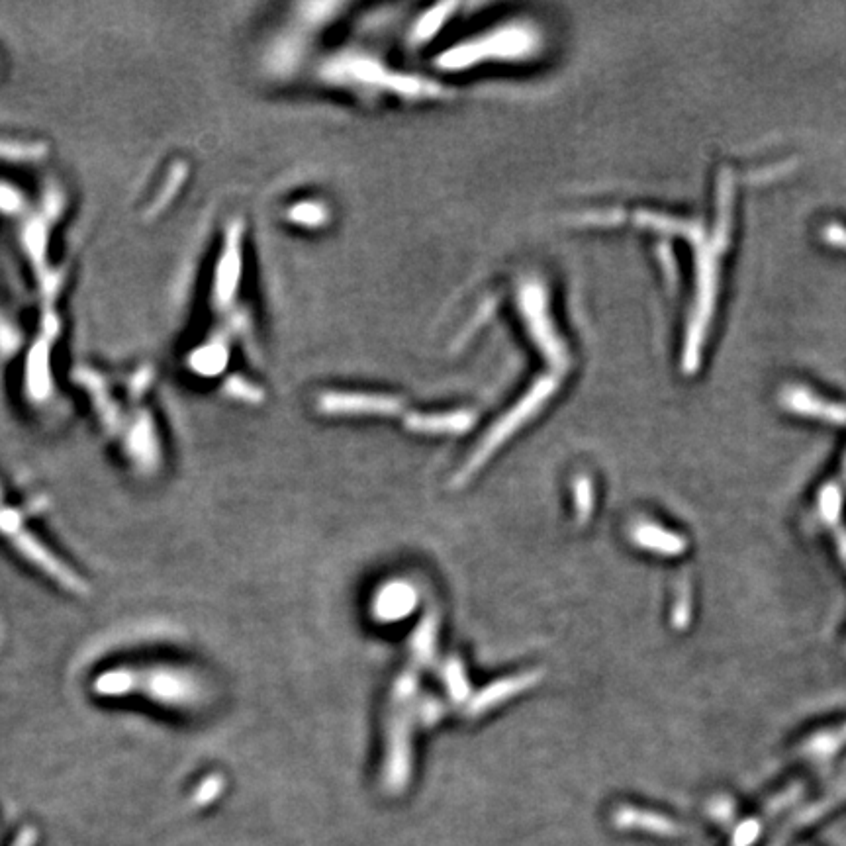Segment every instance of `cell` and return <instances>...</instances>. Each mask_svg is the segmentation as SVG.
Returning a JSON list of instances; mask_svg holds the SVG:
<instances>
[{
  "label": "cell",
  "instance_id": "obj_1",
  "mask_svg": "<svg viewBox=\"0 0 846 846\" xmlns=\"http://www.w3.org/2000/svg\"><path fill=\"white\" fill-rule=\"evenodd\" d=\"M557 390V380L555 378H543L539 380L517 404L516 408H512L500 422L496 423L488 435L484 437V441L478 445V449L470 455L469 461L465 463V467L457 472V476L453 478V486L461 488L469 482L470 478L486 465V461L494 455V451L508 441L510 435H514L517 429L531 420L541 406L555 394Z\"/></svg>",
  "mask_w": 846,
  "mask_h": 846
},
{
  "label": "cell",
  "instance_id": "obj_14",
  "mask_svg": "<svg viewBox=\"0 0 846 846\" xmlns=\"http://www.w3.org/2000/svg\"><path fill=\"white\" fill-rule=\"evenodd\" d=\"M819 508H821V517L827 523H835L837 517L841 514V506H843V494L839 490V486L835 484H827V488L821 492L819 496Z\"/></svg>",
  "mask_w": 846,
  "mask_h": 846
},
{
  "label": "cell",
  "instance_id": "obj_19",
  "mask_svg": "<svg viewBox=\"0 0 846 846\" xmlns=\"http://www.w3.org/2000/svg\"><path fill=\"white\" fill-rule=\"evenodd\" d=\"M36 843H38V831L34 827H24L12 846H36Z\"/></svg>",
  "mask_w": 846,
  "mask_h": 846
},
{
  "label": "cell",
  "instance_id": "obj_12",
  "mask_svg": "<svg viewBox=\"0 0 846 846\" xmlns=\"http://www.w3.org/2000/svg\"><path fill=\"white\" fill-rule=\"evenodd\" d=\"M572 500H574L576 521L580 525H584L594 512V484H592L590 476H586V474L574 476V480H572Z\"/></svg>",
  "mask_w": 846,
  "mask_h": 846
},
{
  "label": "cell",
  "instance_id": "obj_2",
  "mask_svg": "<svg viewBox=\"0 0 846 846\" xmlns=\"http://www.w3.org/2000/svg\"><path fill=\"white\" fill-rule=\"evenodd\" d=\"M410 707L392 705L386 729V756L382 782L386 792L400 794L412 776V741H410Z\"/></svg>",
  "mask_w": 846,
  "mask_h": 846
},
{
  "label": "cell",
  "instance_id": "obj_16",
  "mask_svg": "<svg viewBox=\"0 0 846 846\" xmlns=\"http://www.w3.org/2000/svg\"><path fill=\"white\" fill-rule=\"evenodd\" d=\"M414 715L423 727H433L445 715V705L435 698H423L422 702L414 705Z\"/></svg>",
  "mask_w": 846,
  "mask_h": 846
},
{
  "label": "cell",
  "instance_id": "obj_13",
  "mask_svg": "<svg viewBox=\"0 0 846 846\" xmlns=\"http://www.w3.org/2000/svg\"><path fill=\"white\" fill-rule=\"evenodd\" d=\"M416 694H418V674L414 670H404L392 686V694H390L392 705L412 707Z\"/></svg>",
  "mask_w": 846,
  "mask_h": 846
},
{
  "label": "cell",
  "instance_id": "obj_9",
  "mask_svg": "<svg viewBox=\"0 0 846 846\" xmlns=\"http://www.w3.org/2000/svg\"><path fill=\"white\" fill-rule=\"evenodd\" d=\"M437 631H439V619L433 611H429L410 639V653L416 664L427 666L435 658L437 649Z\"/></svg>",
  "mask_w": 846,
  "mask_h": 846
},
{
  "label": "cell",
  "instance_id": "obj_18",
  "mask_svg": "<svg viewBox=\"0 0 846 846\" xmlns=\"http://www.w3.org/2000/svg\"><path fill=\"white\" fill-rule=\"evenodd\" d=\"M845 741L846 727H843V729H839V731L825 733V735H821V737L813 739V741L807 745V752H811V754H833V752L837 751V749H839Z\"/></svg>",
  "mask_w": 846,
  "mask_h": 846
},
{
  "label": "cell",
  "instance_id": "obj_10",
  "mask_svg": "<svg viewBox=\"0 0 846 846\" xmlns=\"http://www.w3.org/2000/svg\"><path fill=\"white\" fill-rule=\"evenodd\" d=\"M615 823L619 827H625V829H643V831H653V833H660V835H672V833H676L674 829H678L676 823H672L670 819H666L662 815L633 809V807H621L615 813Z\"/></svg>",
  "mask_w": 846,
  "mask_h": 846
},
{
  "label": "cell",
  "instance_id": "obj_17",
  "mask_svg": "<svg viewBox=\"0 0 846 846\" xmlns=\"http://www.w3.org/2000/svg\"><path fill=\"white\" fill-rule=\"evenodd\" d=\"M690 594H692L690 592V584L684 578L682 584H680V588H678V602L674 604V611H672V623L678 629H684V625L688 623V619L692 615V611H690L692 610V596Z\"/></svg>",
  "mask_w": 846,
  "mask_h": 846
},
{
  "label": "cell",
  "instance_id": "obj_15",
  "mask_svg": "<svg viewBox=\"0 0 846 846\" xmlns=\"http://www.w3.org/2000/svg\"><path fill=\"white\" fill-rule=\"evenodd\" d=\"M224 792V776L220 774H212L208 776L192 794V803L196 807H204L210 805L214 799L218 798Z\"/></svg>",
  "mask_w": 846,
  "mask_h": 846
},
{
  "label": "cell",
  "instance_id": "obj_7",
  "mask_svg": "<svg viewBox=\"0 0 846 846\" xmlns=\"http://www.w3.org/2000/svg\"><path fill=\"white\" fill-rule=\"evenodd\" d=\"M631 539L641 549L653 551V553L664 555V557H678V555L686 553V539L684 537H680L672 531H666L655 523H647V521L637 523L631 529Z\"/></svg>",
  "mask_w": 846,
  "mask_h": 846
},
{
  "label": "cell",
  "instance_id": "obj_5",
  "mask_svg": "<svg viewBox=\"0 0 846 846\" xmlns=\"http://www.w3.org/2000/svg\"><path fill=\"white\" fill-rule=\"evenodd\" d=\"M320 410L326 414H376L392 416L402 410V402L392 396L373 394H326L320 400Z\"/></svg>",
  "mask_w": 846,
  "mask_h": 846
},
{
  "label": "cell",
  "instance_id": "obj_11",
  "mask_svg": "<svg viewBox=\"0 0 846 846\" xmlns=\"http://www.w3.org/2000/svg\"><path fill=\"white\" fill-rule=\"evenodd\" d=\"M443 680L453 702H469L470 684L467 670L459 657H449L443 664Z\"/></svg>",
  "mask_w": 846,
  "mask_h": 846
},
{
  "label": "cell",
  "instance_id": "obj_3",
  "mask_svg": "<svg viewBox=\"0 0 846 846\" xmlns=\"http://www.w3.org/2000/svg\"><path fill=\"white\" fill-rule=\"evenodd\" d=\"M0 531L18 547V551L28 561L40 566L49 576H53L59 584H63L65 588H69L73 592H85L87 590L85 582L81 578H77V574L71 568L59 563L34 535H30L24 529L20 516L16 512H12L10 508H6L4 504H0Z\"/></svg>",
  "mask_w": 846,
  "mask_h": 846
},
{
  "label": "cell",
  "instance_id": "obj_4",
  "mask_svg": "<svg viewBox=\"0 0 846 846\" xmlns=\"http://www.w3.org/2000/svg\"><path fill=\"white\" fill-rule=\"evenodd\" d=\"M541 680H543V670H527V672H521V674L496 680L470 698L469 704L465 707V715L467 717L482 715L488 709H492L498 704H504V702L512 700L514 696H519V694L535 688Z\"/></svg>",
  "mask_w": 846,
  "mask_h": 846
},
{
  "label": "cell",
  "instance_id": "obj_8",
  "mask_svg": "<svg viewBox=\"0 0 846 846\" xmlns=\"http://www.w3.org/2000/svg\"><path fill=\"white\" fill-rule=\"evenodd\" d=\"M474 422L469 412L441 414V416H412L406 420V427L416 433H463Z\"/></svg>",
  "mask_w": 846,
  "mask_h": 846
},
{
  "label": "cell",
  "instance_id": "obj_20",
  "mask_svg": "<svg viewBox=\"0 0 846 846\" xmlns=\"http://www.w3.org/2000/svg\"><path fill=\"white\" fill-rule=\"evenodd\" d=\"M837 545H839V551H841V555H843V559L846 561V533L845 531H839V535H837Z\"/></svg>",
  "mask_w": 846,
  "mask_h": 846
},
{
  "label": "cell",
  "instance_id": "obj_6",
  "mask_svg": "<svg viewBox=\"0 0 846 846\" xmlns=\"http://www.w3.org/2000/svg\"><path fill=\"white\" fill-rule=\"evenodd\" d=\"M418 606V590L412 582L390 580L373 600V615L382 623H392L408 617Z\"/></svg>",
  "mask_w": 846,
  "mask_h": 846
}]
</instances>
